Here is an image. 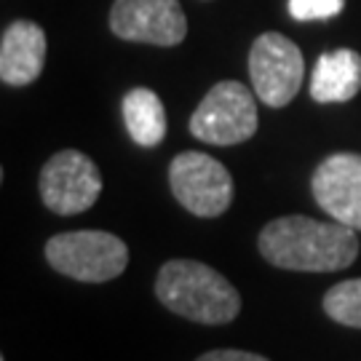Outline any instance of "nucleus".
<instances>
[{"label":"nucleus","instance_id":"nucleus-1","mask_svg":"<svg viewBox=\"0 0 361 361\" xmlns=\"http://www.w3.org/2000/svg\"><path fill=\"white\" fill-rule=\"evenodd\" d=\"M259 255L276 268L302 273H332L359 257L356 231L343 222L289 214L268 222L257 238Z\"/></svg>","mask_w":361,"mask_h":361},{"label":"nucleus","instance_id":"nucleus-2","mask_svg":"<svg viewBox=\"0 0 361 361\" xmlns=\"http://www.w3.org/2000/svg\"><path fill=\"white\" fill-rule=\"evenodd\" d=\"M155 297L182 319L204 326L231 324L241 313L238 289L198 259H169L155 276Z\"/></svg>","mask_w":361,"mask_h":361},{"label":"nucleus","instance_id":"nucleus-3","mask_svg":"<svg viewBox=\"0 0 361 361\" xmlns=\"http://www.w3.org/2000/svg\"><path fill=\"white\" fill-rule=\"evenodd\" d=\"M46 259L56 273L83 284L113 281L129 265V246L107 231L56 233L46 241Z\"/></svg>","mask_w":361,"mask_h":361},{"label":"nucleus","instance_id":"nucleus-4","mask_svg":"<svg viewBox=\"0 0 361 361\" xmlns=\"http://www.w3.org/2000/svg\"><path fill=\"white\" fill-rule=\"evenodd\" d=\"M190 134L207 145H241L257 134L255 94L238 80H219L190 116Z\"/></svg>","mask_w":361,"mask_h":361},{"label":"nucleus","instance_id":"nucleus-5","mask_svg":"<svg viewBox=\"0 0 361 361\" xmlns=\"http://www.w3.org/2000/svg\"><path fill=\"white\" fill-rule=\"evenodd\" d=\"M171 193L190 214L214 219L225 214L233 201V177L217 158L198 150L174 155L169 164Z\"/></svg>","mask_w":361,"mask_h":361},{"label":"nucleus","instance_id":"nucleus-6","mask_svg":"<svg viewBox=\"0 0 361 361\" xmlns=\"http://www.w3.org/2000/svg\"><path fill=\"white\" fill-rule=\"evenodd\" d=\"M38 190L49 212L73 217L97 204L102 193V174L86 153L59 150L40 169Z\"/></svg>","mask_w":361,"mask_h":361},{"label":"nucleus","instance_id":"nucleus-7","mask_svg":"<svg viewBox=\"0 0 361 361\" xmlns=\"http://www.w3.org/2000/svg\"><path fill=\"white\" fill-rule=\"evenodd\" d=\"M252 86L268 107H286L305 78V59L297 43L281 32H262L249 51Z\"/></svg>","mask_w":361,"mask_h":361},{"label":"nucleus","instance_id":"nucleus-8","mask_svg":"<svg viewBox=\"0 0 361 361\" xmlns=\"http://www.w3.org/2000/svg\"><path fill=\"white\" fill-rule=\"evenodd\" d=\"M110 30L131 43L177 46L188 35V19L180 0H116Z\"/></svg>","mask_w":361,"mask_h":361},{"label":"nucleus","instance_id":"nucleus-9","mask_svg":"<svg viewBox=\"0 0 361 361\" xmlns=\"http://www.w3.org/2000/svg\"><path fill=\"white\" fill-rule=\"evenodd\" d=\"M316 204L332 219L361 231V155L335 153L324 158L310 177Z\"/></svg>","mask_w":361,"mask_h":361},{"label":"nucleus","instance_id":"nucleus-10","mask_svg":"<svg viewBox=\"0 0 361 361\" xmlns=\"http://www.w3.org/2000/svg\"><path fill=\"white\" fill-rule=\"evenodd\" d=\"M46 32L35 22H11L0 40V80L6 86H27L43 73Z\"/></svg>","mask_w":361,"mask_h":361},{"label":"nucleus","instance_id":"nucleus-11","mask_svg":"<svg viewBox=\"0 0 361 361\" xmlns=\"http://www.w3.org/2000/svg\"><path fill=\"white\" fill-rule=\"evenodd\" d=\"M361 91V54L353 49H337L319 56L313 78H310V97L319 104L350 102Z\"/></svg>","mask_w":361,"mask_h":361},{"label":"nucleus","instance_id":"nucleus-12","mask_svg":"<svg viewBox=\"0 0 361 361\" xmlns=\"http://www.w3.org/2000/svg\"><path fill=\"white\" fill-rule=\"evenodd\" d=\"M121 110H123V123H126L129 137L140 147H155V145L164 142L166 110H164V102L155 91L142 89V86L126 91Z\"/></svg>","mask_w":361,"mask_h":361},{"label":"nucleus","instance_id":"nucleus-13","mask_svg":"<svg viewBox=\"0 0 361 361\" xmlns=\"http://www.w3.org/2000/svg\"><path fill=\"white\" fill-rule=\"evenodd\" d=\"M324 313L343 326L361 329V279L329 286L324 295Z\"/></svg>","mask_w":361,"mask_h":361},{"label":"nucleus","instance_id":"nucleus-14","mask_svg":"<svg viewBox=\"0 0 361 361\" xmlns=\"http://www.w3.org/2000/svg\"><path fill=\"white\" fill-rule=\"evenodd\" d=\"M345 8V0H289V13L297 22L332 19Z\"/></svg>","mask_w":361,"mask_h":361},{"label":"nucleus","instance_id":"nucleus-15","mask_svg":"<svg viewBox=\"0 0 361 361\" xmlns=\"http://www.w3.org/2000/svg\"><path fill=\"white\" fill-rule=\"evenodd\" d=\"M195 361H271L259 353H252V350H238V348H219V350H209L204 356H198Z\"/></svg>","mask_w":361,"mask_h":361},{"label":"nucleus","instance_id":"nucleus-16","mask_svg":"<svg viewBox=\"0 0 361 361\" xmlns=\"http://www.w3.org/2000/svg\"><path fill=\"white\" fill-rule=\"evenodd\" d=\"M0 361H6V359H3V356H0Z\"/></svg>","mask_w":361,"mask_h":361}]
</instances>
